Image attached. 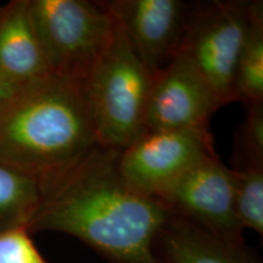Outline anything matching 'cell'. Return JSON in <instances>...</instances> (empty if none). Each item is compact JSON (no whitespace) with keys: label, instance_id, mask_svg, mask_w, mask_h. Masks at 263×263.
I'll return each instance as SVG.
<instances>
[{"label":"cell","instance_id":"obj_14","mask_svg":"<svg viewBox=\"0 0 263 263\" xmlns=\"http://www.w3.org/2000/svg\"><path fill=\"white\" fill-rule=\"evenodd\" d=\"M234 211L241 229L263 234V167L232 170Z\"/></svg>","mask_w":263,"mask_h":263},{"label":"cell","instance_id":"obj_5","mask_svg":"<svg viewBox=\"0 0 263 263\" xmlns=\"http://www.w3.org/2000/svg\"><path fill=\"white\" fill-rule=\"evenodd\" d=\"M250 2L196 4L178 54L188 60L219 104L236 101V64L249 25Z\"/></svg>","mask_w":263,"mask_h":263},{"label":"cell","instance_id":"obj_4","mask_svg":"<svg viewBox=\"0 0 263 263\" xmlns=\"http://www.w3.org/2000/svg\"><path fill=\"white\" fill-rule=\"evenodd\" d=\"M29 6L51 74L83 83L116 28L106 3L29 0Z\"/></svg>","mask_w":263,"mask_h":263},{"label":"cell","instance_id":"obj_2","mask_svg":"<svg viewBox=\"0 0 263 263\" xmlns=\"http://www.w3.org/2000/svg\"><path fill=\"white\" fill-rule=\"evenodd\" d=\"M98 146L81 84L51 74L29 84L0 114V164L43 184Z\"/></svg>","mask_w":263,"mask_h":263},{"label":"cell","instance_id":"obj_9","mask_svg":"<svg viewBox=\"0 0 263 263\" xmlns=\"http://www.w3.org/2000/svg\"><path fill=\"white\" fill-rule=\"evenodd\" d=\"M221 104L185 58L177 54L153 76L144 130L209 127Z\"/></svg>","mask_w":263,"mask_h":263},{"label":"cell","instance_id":"obj_10","mask_svg":"<svg viewBox=\"0 0 263 263\" xmlns=\"http://www.w3.org/2000/svg\"><path fill=\"white\" fill-rule=\"evenodd\" d=\"M51 76L29 0L0 5V77L26 87Z\"/></svg>","mask_w":263,"mask_h":263},{"label":"cell","instance_id":"obj_16","mask_svg":"<svg viewBox=\"0 0 263 263\" xmlns=\"http://www.w3.org/2000/svg\"><path fill=\"white\" fill-rule=\"evenodd\" d=\"M0 263H47L26 228L0 233Z\"/></svg>","mask_w":263,"mask_h":263},{"label":"cell","instance_id":"obj_13","mask_svg":"<svg viewBox=\"0 0 263 263\" xmlns=\"http://www.w3.org/2000/svg\"><path fill=\"white\" fill-rule=\"evenodd\" d=\"M42 201L38 179L0 164V233L16 228L28 230Z\"/></svg>","mask_w":263,"mask_h":263},{"label":"cell","instance_id":"obj_17","mask_svg":"<svg viewBox=\"0 0 263 263\" xmlns=\"http://www.w3.org/2000/svg\"><path fill=\"white\" fill-rule=\"evenodd\" d=\"M24 88L25 87H21V85H17L5 80V78L0 77V114L9 106L10 103L17 97L20 91Z\"/></svg>","mask_w":263,"mask_h":263},{"label":"cell","instance_id":"obj_6","mask_svg":"<svg viewBox=\"0 0 263 263\" xmlns=\"http://www.w3.org/2000/svg\"><path fill=\"white\" fill-rule=\"evenodd\" d=\"M215 155L209 127L145 129L118 151L117 167L130 186L156 197L184 172Z\"/></svg>","mask_w":263,"mask_h":263},{"label":"cell","instance_id":"obj_1","mask_svg":"<svg viewBox=\"0 0 263 263\" xmlns=\"http://www.w3.org/2000/svg\"><path fill=\"white\" fill-rule=\"evenodd\" d=\"M117 156L118 151L98 145L43 184L28 232L76 236L114 263H162L157 239L172 215L157 197L122 178Z\"/></svg>","mask_w":263,"mask_h":263},{"label":"cell","instance_id":"obj_3","mask_svg":"<svg viewBox=\"0 0 263 263\" xmlns=\"http://www.w3.org/2000/svg\"><path fill=\"white\" fill-rule=\"evenodd\" d=\"M151 80L117 21L107 48L81 84L98 145L121 151L144 130Z\"/></svg>","mask_w":263,"mask_h":263},{"label":"cell","instance_id":"obj_12","mask_svg":"<svg viewBox=\"0 0 263 263\" xmlns=\"http://www.w3.org/2000/svg\"><path fill=\"white\" fill-rule=\"evenodd\" d=\"M236 100L263 101V3L250 2L249 25L236 64Z\"/></svg>","mask_w":263,"mask_h":263},{"label":"cell","instance_id":"obj_8","mask_svg":"<svg viewBox=\"0 0 263 263\" xmlns=\"http://www.w3.org/2000/svg\"><path fill=\"white\" fill-rule=\"evenodd\" d=\"M151 74L178 54L195 6L180 0L105 2Z\"/></svg>","mask_w":263,"mask_h":263},{"label":"cell","instance_id":"obj_11","mask_svg":"<svg viewBox=\"0 0 263 263\" xmlns=\"http://www.w3.org/2000/svg\"><path fill=\"white\" fill-rule=\"evenodd\" d=\"M156 248L162 263H258L242 240L222 238L177 216L161 230Z\"/></svg>","mask_w":263,"mask_h":263},{"label":"cell","instance_id":"obj_7","mask_svg":"<svg viewBox=\"0 0 263 263\" xmlns=\"http://www.w3.org/2000/svg\"><path fill=\"white\" fill-rule=\"evenodd\" d=\"M156 197L172 216L222 238L242 240V229L234 211L232 170L217 155L200 161Z\"/></svg>","mask_w":263,"mask_h":263},{"label":"cell","instance_id":"obj_15","mask_svg":"<svg viewBox=\"0 0 263 263\" xmlns=\"http://www.w3.org/2000/svg\"><path fill=\"white\" fill-rule=\"evenodd\" d=\"M248 112L235 138L239 168L263 167V101L248 103Z\"/></svg>","mask_w":263,"mask_h":263}]
</instances>
